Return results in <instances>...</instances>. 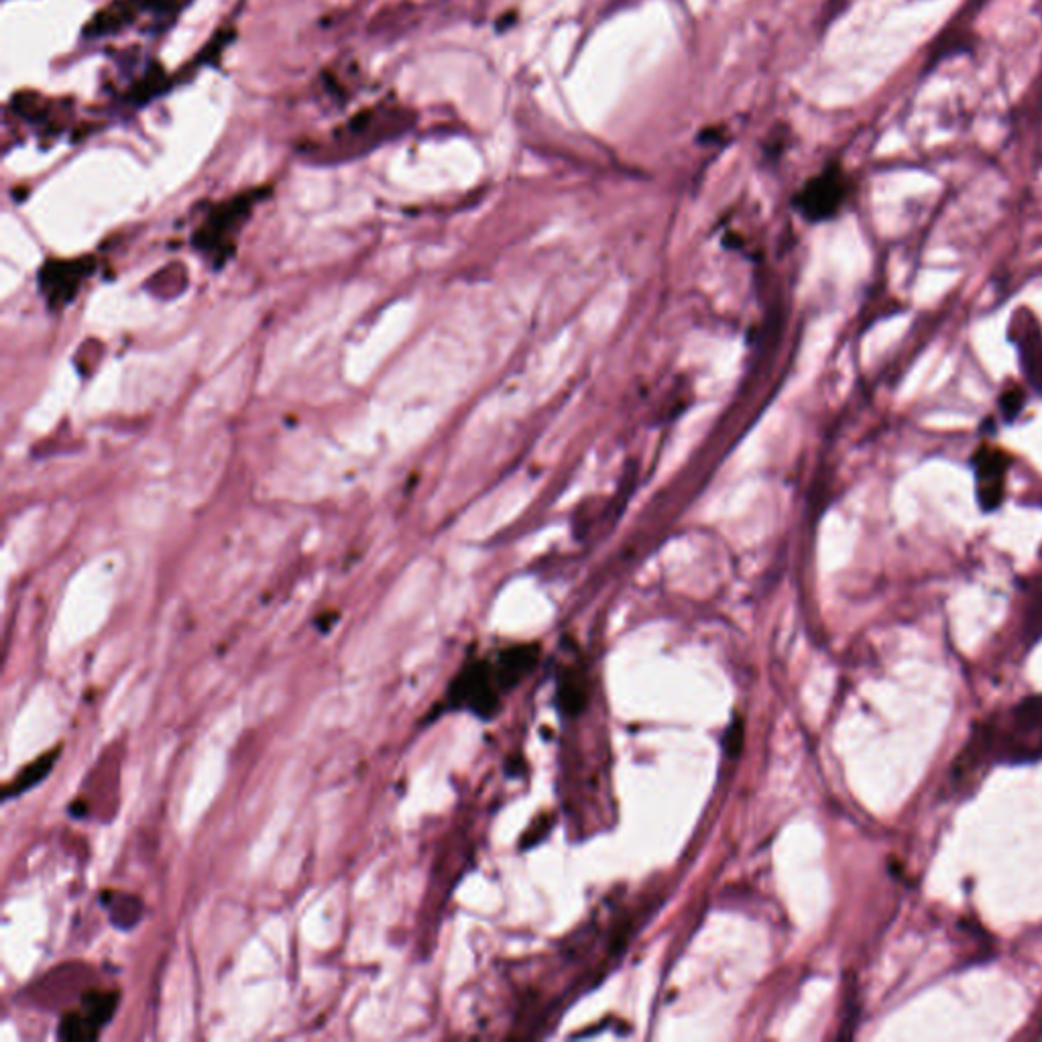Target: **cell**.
<instances>
[{"label":"cell","mask_w":1042,"mask_h":1042,"mask_svg":"<svg viewBox=\"0 0 1042 1042\" xmlns=\"http://www.w3.org/2000/svg\"><path fill=\"white\" fill-rule=\"evenodd\" d=\"M538 651L526 648L503 651L498 662L479 660L463 668L454 680L451 698L458 707L472 710L479 717H491L499 709V696L524 679L536 662Z\"/></svg>","instance_id":"cell-2"},{"label":"cell","mask_w":1042,"mask_h":1042,"mask_svg":"<svg viewBox=\"0 0 1042 1042\" xmlns=\"http://www.w3.org/2000/svg\"><path fill=\"white\" fill-rule=\"evenodd\" d=\"M1041 757L1042 695H1034L978 726L953 764L951 785L957 792H967L994 764H1030Z\"/></svg>","instance_id":"cell-1"},{"label":"cell","mask_w":1042,"mask_h":1042,"mask_svg":"<svg viewBox=\"0 0 1042 1042\" xmlns=\"http://www.w3.org/2000/svg\"><path fill=\"white\" fill-rule=\"evenodd\" d=\"M975 475V493L983 512H996L1006 498V477L1010 470V454L997 446H982L971 456Z\"/></svg>","instance_id":"cell-4"},{"label":"cell","mask_w":1042,"mask_h":1042,"mask_svg":"<svg viewBox=\"0 0 1042 1042\" xmlns=\"http://www.w3.org/2000/svg\"><path fill=\"white\" fill-rule=\"evenodd\" d=\"M849 194V182L839 167H829L804 185L797 206L809 220H827L835 216Z\"/></svg>","instance_id":"cell-5"},{"label":"cell","mask_w":1042,"mask_h":1042,"mask_svg":"<svg viewBox=\"0 0 1042 1042\" xmlns=\"http://www.w3.org/2000/svg\"><path fill=\"white\" fill-rule=\"evenodd\" d=\"M159 0H115L110 7L96 13L88 27L86 35L91 37H103L108 33H117L124 29L129 23L135 21L136 15L145 9H152Z\"/></svg>","instance_id":"cell-7"},{"label":"cell","mask_w":1042,"mask_h":1042,"mask_svg":"<svg viewBox=\"0 0 1042 1042\" xmlns=\"http://www.w3.org/2000/svg\"><path fill=\"white\" fill-rule=\"evenodd\" d=\"M1028 630H1032V634L1039 635L1042 632V592H1039L1034 599H1032V604L1028 609Z\"/></svg>","instance_id":"cell-9"},{"label":"cell","mask_w":1042,"mask_h":1042,"mask_svg":"<svg viewBox=\"0 0 1042 1042\" xmlns=\"http://www.w3.org/2000/svg\"><path fill=\"white\" fill-rule=\"evenodd\" d=\"M1025 404H1027L1025 387L1010 381L1004 387V392L999 393V399H997V406H999V414H1002L1004 422H1014L1020 416V411L1025 409Z\"/></svg>","instance_id":"cell-8"},{"label":"cell","mask_w":1042,"mask_h":1042,"mask_svg":"<svg viewBox=\"0 0 1042 1042\" xmlns=\"http://www.w3.org/2000/svg\"><path fill=\"white\" fill-rule=\"evenodd\" d=\"M115 1013V994L112 992H96L82 999V1010L70 1014L63 1020L65 1039H94L98 1028L105 1027Z\"/></svg>","instance_id":"cell-6"},{"label":"cell","mask_w":1042,"mask_h":1042,"mask_svg":"<svg viewBox=\"0 0 1042 1042\" xmlns=\"http://www.w3.org/2000/svg\"><path fill=\"white\" fill-rule=\"evenodd\" d=\"M1008 338L1018 350V361L1028 387L1042 397V326L1032 310L1018 308L1014 312Z\"/></svg>","instance_id":"cell-3"}]
</instances>
